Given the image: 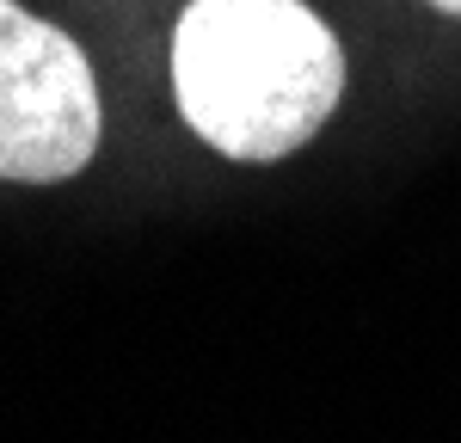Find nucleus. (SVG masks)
<instances>
[{"label":"nucleus","mask_w":461,"mask_h":443,"mask_svg":"<svg viewBox=\"0 0 461 443\" xmlns=\"http://www.w3.org/2000/svg\"><path fill=\"white\" fill-rule=\"evenodd\" d=\"M345 93V50L308 0H191L173 32V99L228 160H284Z\"/></svg>","instance_id":"nucleus-1"},{"label":"nucleus","mask_w":461,"mask_h":443,"mask_svg":"<svg viewBox=\"0 0 461 443\" xmlns=\"http://www.w3.org/2000/svg\"><path fill=\"white\" fill-rule=\"evenodd\" d=\"M99 148V80L62 25L0 0V179L62 185Z\"/></svg>","instance_id":"nucleus-2"},{"label":"nucleus","mask_w":461,"mask_h":443,"mask_svg":"<svg viewBox=\"0 0 461 443\" xmlns=\"http://www.w3.org/2000/svg\"><path fill=\"white\" fill-rule=\"evenodd\" d=\"M430 6H443V13H456V19H461V0H430Z\"/></svg>","instance_id":"nucleus-3"}]
</instances>
